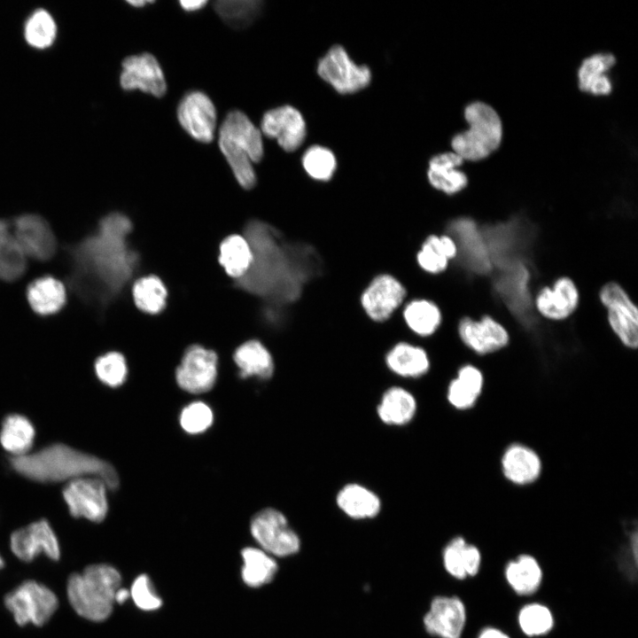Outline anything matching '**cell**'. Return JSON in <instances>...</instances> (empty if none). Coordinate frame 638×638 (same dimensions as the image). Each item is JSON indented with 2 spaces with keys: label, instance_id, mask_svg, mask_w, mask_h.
<instances>
[{
  "label": "cell",
  "instance_id": "22",
  "mask_svg": "<svg viewBox=\"0 0 638 638\" xmlns=\"http://www.w3.org/2000/svg\"><path fill=\"white\" fill-rule=\"evenodd\" d=\"M458 255V246L447 233H430L416 254L418 268L430 276L445 274Z\"/></svg>",
  "mask_w": 638,
  "mask_h": 638
},
{
  "label": "cell",
  "instance_id": "33",
  "mask_svg": "<svg viewBox=\"0 0 638 638\" xmlns=\"http://www.w3.org/2000/svg\"><path fill=\"white\" fill-rule=\"evenodd\" d=\"M483 381L482 371L477 366L463 365L448 385L449 402L459 409L471 407L482 390Z\"/></svg>",
  "mask_w": 638,
  "mask_h": 638
},
{
  "label": "cell",
  "instance_id": "4",
  "mask_svg": "<svg viewBox=\"0 0 638 638\" xmlns=\"http://www.w3.org/2000/svg\"><path fill=\"white\" fill-rule=\"evenodd\" d=\"M121 580V572L113 564H89L81 572L69 575L66 587L68 603L82 619L105 622L113 612L114 595Z\"/></svg>",
  "mask_w": 638,
  "mask_h": 638
},
{
  "label": "cell",
  "instance_id": "8",
  "mask_svg": "<svg viewBox=\"0 0 638 638\" xmlns=\"http://www.w3.org/2000/svg\"><path fill=\"white\" fill-rule=\"evenodd\" d=\"M597 298L586 293L569 275H560L550 284L538 286L533 294V309L542 321L562 323L571 320L586 300Z\"/></svg>",
  "mask_w": 638,
  "mask_h": 638
},
{
  "label": "cell",
  "instance_id": "25",
  "mask_svg": "<svg viewBox=\"0 0 638 638\" xmlns=\"http://www.w3.org/2000/svg\"><path fill=\"white\" fill-rule=\"evenodd\" d=\"M385 364L394 374L403 377H418L430 369V358L424 348L406 341L396 343L386 353Z\"/></svg>",
  "mask_w": 638,
  "mask_h": 638
},
{
  "label": "cell",
  "instance_id": "3",
  "mask_svg": "<svg viewBox=\"0 0 638 638\" xmlns=\"http://www.w3.org/2000/svg\"><path fill=\"white\" fill-rule=\"evenodd\" d=\"M9 463L16 472L38 482H69L90 476L101 479L111 490L119 486V477L112 464L62 443L47 446L35 453L11 456Z\"/></svg>",
  "mask_w": 638,
  "mask_h": 638
},
{
  "label": "cell",
  "instance_id": "30",
  "mask_svg": "<svg viewBox=\"0 0 638 638\" xmlns=\"http://www.w3.org/2000/svg\"><path fill=\"white\" fill-rule=\"evenodd\" d=\"M234 361L242 377L269 378L274 371V362L269 351L258 340L253 339L238 346Z\"/></svg>",
  "mask_w": 638,
  "mask_h": 638
},
{
  "label": "cell",
  "instance_id": "50",
  "mask_svg": "<svg viewBox=\"0 0 638 638\" xmlns=\"http://www.w3.org/2000/svg\"><path fill=\"white\" fill-rule=\"evenodd\" d=\"M128 3H129L130 4H132L133 6L140 7V6L144 5L146 3H148V1H144V0H135V1H128Z\"/></svg>",
  "mask_w": 638,
  "mask_h": 638
},
{
  "label": "cell",
  "instance_id": "15",
  "mask_svg": "<svg viewBox=\"0 0 638 638\" xmlns=\"http://www.w3.org/2000/svg\"><path fill=\"white\" fill-rule=\"evenodd\" d=\"M407 289L390 273L375 276L362 290L361 306L369 319L375 323L389 320L403 304Z\"/></svg>",
  "mask_w": 638,
  "mask_h": 638
},
{
  "label": "cell",
  "instance_id": "9",
  "mask_svg": "<svg viewBox=\"0 0 638 638\" xmlns=\"http://www.w3.org/2000/svg\"><path fill=\"white\" fill-rule=\"evenodd\" d=\"M4 605L19 626L31 624L41 627L58 608L56 594L33 580L22 581L4 596Z\"/></svg>",
  "mask_w": 638,
  "mask_h": 638
},
{
  "label": "cell",
  "instance_id": "10",
  "mask_svg": "<svg viewBox=\"0 0 638 638\" xmlns=\"http://www.w3.org/2000/svg\"><path fill=\"white\" fill-rule=\"evenodd\" d=\"M525 332L514 331L509 324L491 314L478 318L463 315L456 323V334L469 352L486 356L505 350L512 338Z\"/></svg>",
  "mask_w": 638,
  "mask_h": 638
},
{
  "label": "cell",
  "instance_id": "28",
  "mask_svg": "<svg viewBox=\"0 0 638 638\" xmlns=\"http://www.w3.org/2000/svg\"><path fill=\"white\" fill-rule=\"evenodd\" d=\"M416 408V401L410 392L403 387L393 386L382 395L377 412L386 424L404 425L413 419Z\"/></svg>",
  "mask_w": 638,
  "mask_h": 638
},
{
  "label": "cell",
  "instance_id": "49",
  "mask_svg": "<svg viewBox=\"0 0 638 638\" xmlns=\"http://www.w3.org/2000/svg\"><path fill=\"white\" fill-rule=\"evenodd\" d=\"M129 597V590L126 587H121L115 593L114 603L119 605L123 604Z\"/></svg>",
  "mask_w": 638,
  "mask_h": 638
},
{
  "label": "cell",
  "instance_id": "38",
  "mask_svg": "<svg viewBox=\"0 0 638 638\" xmlns=\"http://www.w3.org/2000/svg\"><path fill=\"white\" fill-rule=\"evenodd\" d=\"M244 565L242 579L252 587H259L269 583L277 571L274 558L264 550L257 548H245L242 550Z\"/></svg>",
  "mask_w": 638,
  "mask_h": 638
},
{
  "label": "cell",
  "instance_id": "39",
  "mask_svg": "<svg viewBox=\"0 0 638 638\" xmlns=\"http://www.w3.org/2000/svg\"><path fill=\"white\" fill-rule=\"evenodd\" d=\"M132 295L136 306L143 312L158 314L163 310L167 292L163 282L156 276H146L133 284Z\"/></svg>",
  "mask_w": 638,
  "mask_h": 638
},
{
  "label": "cell",
  "instance_id": "32",
  "mask_svg": "<svg viewBox=\"0 0 638 638\" xmlns=\"http://www.w3.org/2000/svg\"><path fill=\"white\" fill-rule=\"evenodd\" d=\"M505 578L515 593L529 595L540 587L542 571L533 556L524 554L508 563L505 567Z\"/></svg>",
  "mask_w": 638,
  "mask_h": 638
},
{
  "label": "cell",
  "instance_id": "34",
  "mask_svg": "<svg viewBox=\"0 0 638 638\" xmlns=\"http://www.w3.org/2000/svg\"><path fill=\"white\" fill-rule=\"evenodd\" d=\"M505 476L517 484H526L537 478L541 471V461L530 448L521 445L510 447L502 458Z\"/></svg>",
  "mask_w": 638,
  "mask_h": 638
},
{
  "label": "cell",
  "instance_id": "13",
  "mask_svg": "<svg viewBox=\"0 0 638 638\" xmlns=\"http://www.w3.org/2000/svg\"><path fill=\"white\" fill-rule=\"evenodd\" d=\"M317 73L340 94L355 93L366 88L371 80L370 68L354 62L340 45L332 46L319 60Z\"/></svg>",
  "mask_w": 638,
  "mask_h": 638
},
{
  "label": "cell",
  "instance_id": "6",
  "mask_svg": "<svg viewBox=\"0 0 638 638\" xmlns=\"http://www.w3.org/2000/svg\"><path fill=\"white\" fill-rule=\"evenodd\" d=\"M470 128L452 139L455 153L463 160L477 161L495 151L502 136V126L496 111L483 102H473L464 110Z\"/></svg>",
  "mask_w": 638,
  "mask_h": 638
},
{
  "label": "cell",
  "instance_id": "40",
  "mask_svg": "<svg viewBox=\"0 0 638 638\" xmlns=\"http://www.w3.org/2000/svg\"><path fill=\"white\" fill-rule=\"evenodd\" d=\"M214 10L230 27L243 29L249 27L260 14L262 2L258 0H219Z\"/></svg>",
  "mask_w": 638,
  "mask_h": 638
},
{
  "label": "cell",
  "instance_id": "42",
  "mask_svg": "<svg viewBox=\"0 0 638 638\" xmlns=\"http://www.w3.org/2000/svg\"><path fill=\"white\" fill-rule=\"evenodd\" d=\"M518 626L527 636H541L549 633L554 626L551 611L544 604L533 603L523 606L517 616Z\"/></svg>",
  "mask_w": 638,
  "mask_h": 638
},
{
  "label": "cell",
  "instance_id": "48",
  "mask_svg": "<svg viewBox=\"0 0 638 638\" xmlns=\"http://www.w3.org/2000/svg\"><path fill=\"white\" fill-rule=\"evenodd\" d=\"M206 1L204 0H192V1H180L181 6L189 12L197 11L206 4Z\"/></svg>",
  "mask_w": 638,
  "mask_h": 638
},
{
  "label": "cell",
  "instance_id": "51",
  "mask_svg": "<svg viewBox=\"0 0 638 638\" xmlns=\"http://www.w3.org/2000/svg\"><path fill=\"white\" fill-rule=\"evenodd\" d=\"M4 565H5L4 559L3 558V556L0 554V570H2L4 567Z\"/></svg>",
  "mask_w": 638,
  "mask_h": 638
},
{
  "label": "cell",
  "instance_id": "1",
  "mask_svg": "<svg viewBox=\"0 0 638 638\" xmlns=\"http://www.w3.org/2000/svg\"><path fill=\"white\" fill-rule=\"evenodd\" d=\"M130 220L111 213L100 220L97 231L68 248L70 288L87 304L105 308L136 272L139 256L128 245Z\"/></svg>",
  "mask_w": 638,
  "mask_h": 638
},
{
  "label": "cell",
  "instance_id": "46",
  "mask_svg": "<svg viewBox=\"0 0 638 638\" xmlns=\"http://www.w3.org/2000/svg\"><path fill=\"white\" fill-rule=\"evenodd\" d=\"M130 597L135 604L144 611L159 609L162 601L155 593L149 577L145 574L138 576L132 583Z\"/></svg>",
  "mask_w": 638,
  "mask_h": 638
},
{
  "label": "cell",
  "instance_id": "37",
  "mask_svg": "<svg viewBox=\"0 0 638 638\" xmlns=\"http://www.w3.org/2000/svg\"><path fill=\"white\" fill-rule=\"evenodd\" d=\"M9 223L0 220V279L13 281L26 270L27 261Z\"/></svg>",
  "mask_w": 638,
  "mask_h": 638
},
{
  "label": "cell",
  "instance_id": "23",
  "mask_svg": "<svg viewBox=\"0 0 638 638\" xmlns=\"http://www.w3.org/2000/svg\"><path fill=\"white\" fill-rule=\"evenodd\" d=\"M463 162V160L454 152L432 157L427 171L430 184L435 190L449 196L463 191L468 186L469 180L465 173L457 168Z\"/></svg>",
  "mask_w": 638,
  "mask_h": 638
},
{
  "label": "cell",
  "instance_id": "5",
  "mask_svg": "<svg viewBox=\"0 0 638 638\" xmlns=\"http://www.w3.org/2000/svg\"><path fill=\"white\" fill-rule=\"evenodd\" d=\"M219 146L238 183L249 190L256 183L253 163L263 157L261 132L240 111L227 114L219 131Z\"/></svg>",
  "mask_w": 638,
  "mask_h": 638
},
{
  "label": "cell",
  "instance_id": "45",
  "mask_svg": "<svg viewBox=\"0 0 638 638\" xmlns=\"http://www.w3.org/2000/svg\"><path fill=\"white\" fill-rule=\"evenodd\" d=\"M212 409L204 402L196 401L186 406L180 416V424L188 433L205 432L213 423Z\"/></svg>",
  "mask_w": 638,
  "mask_h": 638
},
{
  "label": "cell",
  "instance_id": "43",
  "mask_svg": "<svg viewBox=\"0 0 638 638\" xmlns=\"http://www.w3.org/2000/svg\"><path fill=\"white\" fill-rule=\"evenodd\" d=\"M302 166L312 179L327 182L334 175L337 160L330 149L321 145H313L303 154Z\"/></svg>",
  "mask_w": 638,
  "mask_h": 638
},
{
  "label": "cell",
  "instance_id": "35",
  "mask_svg": "<svg viewBox=\"0 0 638 638\" xmlns=\"http://www.w3.org/2000/svg\"><path fill=\"white\" fill-rule=\"evenodd\" d=\"M253 261V252L244 236L233 234L224 238L219 248V262L236 280L241 278Z\"/></svg>",
  "mask_w": 638,
  "mask_h": 638
},
{
  "label": "cell",
  "instance_id": "12",
  "mask_svg": "<svg viewBox=\"0 0 638 638\" xmlns=\"http://www.w3.org/2000/svg\"><path fill=\"white\" fill-rule=\"evenodd\" d=\"M9 548L12 554L23 563H31L40 556H45L52 561L60 558L57 533L45 518L32 521L12 531Z\"/></svg>",
  "mask_w": 638,
  "mask_h": 638
},
{
  "label": "cell",
  "instance_id": "47",
  "mask_svg": "<svg viewBox=\"0 0 638 638\" xmlns=\"http://www.w3.org/2000/svg\"><path fill=\"white\" fill-rule=\"evenodd\" d=\"M477 638H510L503 631L495 627L484 628Z\"/></svg>",
  "mask_w": 638,
  "mask_h": 638
},
{
  "label": "cell",
  "instance_id": "29",
  "mask_svg": "<svg viewBox=\"0 0 638 638\" xmlns=\"http://www.w3.org/2000/svg\"><path fill=\"white\" fill-rule=\"evenodd\" d=\"M27 298L31 308L42 315L59 311L66 302V288L62 282L52 276H43L27 287Z\"/></svg>",
  "mask_w": 638,
  "mask_h": 638
},
{
  "label": "cell",
  "instance_id": "26",
  "mask_svg": "<svg viewBox=\"0 0 638 638\" xmlns=\"http://www.w3.org/2000/svg\"><path fill=\"white\" fill-rule=\"evenodd\" d=\"M446 571L457 580L475 576L480 568L481 554L478 549L455 537L445 547L442 553Z\"/></svg>",
  "mask_w": 638,
  "mask_h": 638
},
{
  "label": "cell",
  "instance_id": "41",
  "mask_svg": "<svg viewBox=\"0 0 638 638\" xmlns=\"http://www.w3.org/2000/svg\"><path fill=\"white\" fill-rule=\"evenodd\" d=\"M27 43L33 48L47 49L57 36V25L52 16L44 9H37L27 19L24 27Z\"/></svg>",
  "mask_w": 638,
  "mask_h": 638
},
{
  "label": "cell",
  "instance_id": "11",
  "mask_svg": "<svg viewBox=\"0 0 638 638\" xmlns=\"http://www.w3.org/2000/svg\"><path fill=\"white\" fill-rule=\"evenodd\" d=\"M251 533L261 549L270 556L284 557L296 554L300 540L285 516L272 508L264 509L253 517Z\"/></svg>",
  "mask_w": 638,
  "mask_h": 638
},
{
  "label": "cell",
  "instance_id": "14",
  "mask_svg": "<svg viewBox=\"0 0 638 638\" xmlns=\"http://www.w3.org/2000/svg\"><path fill=\"white\" fill-rule=\"evenodd\" d=\"M106 486L99 478L82 477L69 481L62 491L63 498L74 518L102 522L108 511Z\"/></svg>",
  "mask_w": 638,
  "mask_h": 638
},
{
  "label": "cell",
  "instance_id": "18",
  "mask_svg": "<svg viewBox=\"0 0 638 638\" xmlns=\"http://www.w3.org/2000/svg\"><path fill=\"white\" fill-rule=\"evenodd\" d=\"M180 124L196 140L210 143L216 127V111L211 99L201 91H191L179 104Z\"/></svg>",
  "mask_w": 638,
  "mask_h": 638
},
{
  "label": "cell",
  "instance_id": "20",
  "mask_svg": "<svg viewBox=\"0 0 638 638\" xmlns=\"http://www.w3.org/2000/svg\"><path fill=\"white\" fill-rule=\"evenodd\" d=\"M261 132L277 140L286 152L298 149L306 137V122L300 112L292 105H283L266 112L262 117Z\"/></svg>",
  "mask_w": 638,
  "mask_h": 638
},
{
  "label": "cell",
  "instance_id": "24",
  "mask_svg": "<svg viewBox=\"0 0 638 638\" xmlns=\"http://www.w3.org/2000/svg\"><path fill=\"white\" fill-rule=\"evenodd\" d=\"M402 317L409 331L421 338L436 335L444 323L441 307L428 298L413 299L407 302Z\"/></svg>",
  "mask_w": 638,
  "mask_h": 638
},
{
  "label": "cell",
  "instance_id": "2",
  "mask_svg": "<svg viewBox=\"0 0 638 638\" xmlns=\"http://www.w3.org/2000/svg\"><path fill=\"white\" fill-rule=\"evenodd\" d=\"M244 237L252 249L253 261L236 285L272 304L295 299L300 283L294 248L280 243L276 230L259 220L247 222Z\"/></svg>",
  "mask_w": 638,
  "mask_h": 638
},
{
  "label": "cell",
  "instance_id": "17",
  "mask_svg": "<svg viewBox=\"0 0 638 638\" xmlns=\"http://www.w3.org/2000/svg\"><path fill=\"white\" fill-rule=\"evenodd\" d=\"M13 227V236L26 257L48 261L55 254L57 239L43 217L23 214L14 220Z\"/></svg>",
  "mask_w": 638,
  "mask_h": 638
},
{
  "label": "cell",
  "instance_id": "7",
  "mask_svg": "<svg viewBox=\"0 0 638 638\" xmlns=\"http://www.w3.org/2000/svg\"><path fill=\"white\" fill-rule=\"evenodd\" d=\"M597 299L605 311L606 323L620 345L627 350L638 347V307L635 297L616 280L604 283Z\"/></svg>",
  "mask_w": 638,
  "mask_h": 638
},
{
  "label": "cell",
  "instance_id": "27",
  "mask_svg": "<svg viewBox=\"0 0 638 638\" xmlns=\"http://www.w3.org/2000/svg\"><path fill=\"white\" fill-rule=\"evenodd\" d=\"M336 502L346 516L354 519L374 517L381 510L379 497L357 483L344 486L336 496Z\"/></svg>",
  "mask_w": 638,
  "mask_h": 638
},
{
  "label": "cell",
  "instance_id": "19",
  "mask_svg": "<svg viewBox=\"0 0 638 638\" xmlns=\"http://www.w3.org/2000/svg\"><path fill=\"white\" fill-rule=\"evenodd\" d=\"M120 82L126 90L140 89L158 97H162L167 90L160 63L147 52L129 56L123 60Z\"/></svg>",
  "mask_w": 638,
  "mask_h": 638
},
{
  "label": "cell",
  "instance_id": "44",
  "mask_svg": "<svg viewBox=\"0 0 638 638\" xmlns=\"http://www.w3.org/2000/svg\"><path fill=\"white\" fill-rule=\"evenodd\" d=\"M94 367L97 378L110 387L120 386L127 378L126 360L120 353L110 352L99 356Z\"/></svg>",
  "mask_w": 638,
  "mask_h": 638
},
{
  "label": "cell",
  "instance_id": "16",
  "mask_svg": "<svg viewBox=\"0 0 638 638\" xmlns=\"http://www.w3.org/2000/svg\"><path fill=\"white\" fill-rule=\"evenodd\" d=\"M217 354L201 346H190L176 369L178 385L191 393L209 391L217 377Z\"/></svg>",
  "mask_w": 638,
  "mask_h": 638
},
{
  "label": "cell",
  "instance_id": "36",
  "mask_svg": "<svg viewBox=\"0 0 638 638\" xmlns=\"http://www.w3.org/2000/svg\"><path fill=\"white\" fill-rule=\"evenodd\" d=\"M35 435V428L27 417L12 414L3 421L0 442L12 456L22 455L31 448Z\"/></svg>",
  "mask_w": 638,
  "mask_h": 638
},
{
  "label": "cell",
  "instance_id": "21",
  "mask_svg": "<svg viewBox=\"0 0 638 638\" xmlns=\"http://www.w3.org/2000/svg\"><path fill=\"white\" fill-rule=\"evenodd\" d=\"M466 609L456 596H437L424 617L426 631L440 638H461L466 624Z\"/></svg>",
  "mask_w": 638,
  "mask_h": 638
},
{
  "label": "cell",
  "instance_id": "31",
  "mask_svg": "<svg viewBox=\"0 0 638 638\" xmlns=\"http://www.w3.org/2000/svg\"><path fill=\"white\" fill-rule=\"evenodd\" d=\"M611 53H598L585 58L579 69V87L594 95H607L611 83L605 73L615 64Z\"/></svg>",
  "mask_w": 638,
  "mask_h": 638
}]
</instances>
